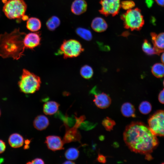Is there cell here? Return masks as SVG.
<instances>
[{
	"instance_id": "27",
	"label": "cell",
	"mask_w": 164,
	"mask_h": 164,
	"mask_svg": "<svg viewBox=\"0 0 164 164\" xmlns=\"http://www.w3.org/2000/svg\"><path fill=\"white\" fill-rule=\"evenodd\" d=\"M140 112L144 114L149 113L151 111L152 107L150 103L147 101H142L138 107Z\"/></svg>"
},
{
	"instance_id": "38",
	"label": "cell",
	"mask_w": 164,
	"mask_h": 164,
	"mask_svg": "<svg viewBox=\"0 0 164 164\" xmlns=\"http://www.w3.org/2000/svg\"><path fill=\"white\" fill-rule=\"evenodd\" d=\"M163 52L161 56V60L162 63L164 64V52Z\"/></svg>"
},
{
	"instance_id": "22",
	"label": "cell",
	"mask_w": 164,
	"mask_h": 164,
	"mask_svg": "<svg viewBox=\"0 0 164 164\" xmlns=\"http://www.w3.org/2000/svg\"><path fill=\"white\" fill-rule=\"evenodd\" d=\"M151 71L153 74L157 78L164 77V64L160 63L155 64L152 67Z\"/></svg>"
},
{
	"instance_id": "23",
	"label": "cell",
	"mask_w": 164,
	"mask_h": 164,
	"mask_svg": "<svg viewBox=\"0 0 164 164\" xmlns=\"http://www.w3.org/2000/svg\"><path fill=\"white\" fill-rule=\"evenodd\" d=\"M77 34L83 39L90 41L92 38V35L89 30L81 27H79L76 29Z\"/></svg>"
},
{
	"instance_id": "41",
	"label": "cell",
	"mask_w": 164,
	"mask_h": 164,
	"mask_svg": "<svg viewBox=\"0 0 164 164\" xmlns=\"http://www.w3.org/2000/svg\"><path fill=\"white\" fill-rule=\"evenodd\" d=\"M1 110L0 109V116L1 115Z\"/></svg>"
},
{
	"instance_id": "18",
	"label": "cell",
	"mask_w": 164,
	"mask_h": 164,
	"mask_svg": "<svg viewBox=\"0 0 164 164\" xmlns=\"http://www.w3.org/2000/svg\"><path fill=\"white\" fill-rule=\"evenodd\" d=\"M153 46L158 48L164 50V32L157 34L155 32L150 33Z\"/></svg>"
},
{
	"instance_id": "21",
	"label": "cell",
	"mask_w": 164,
	"mask_h": 164,
	"mask_svg": "<svg viewBox=\"0 0 164 164\" xmlns=\"http://www.w3.org/2000/svg\"><path fill=\"white\" fill-rule=\"evenodd\" d=\"M60 24V19L57 16H53L49 18L46 23L47 29L50 31H54Z\"/></svg>"
},
{
	"instance_id": "14",
	"label": "cell",
	"mask_w": 164,
	"mask_h": 164,
	"mask_svg": "<svg viewBox=\"0 0 164 164\" xmlns=\"http://www.w3.org/2000/svg\"><path fill=\"white\" fill-rule=\"evenodd\" d=\"M49 123L48 118L43 115L37 116L35 118L33 122L34 128L41 131L45 129L49 125Z\"/></svg>"
},
{
	"instance_id": "36",
	"label": "cell",
	"mask_w": 164,
	"mask_h": 164,
	"mask_svg": "<svg viewBox=\"0 0 164 164\" xmlns=\"http://www.w3.org/2000/svg\"><path fill=\"white\" fill-rule=\"evenodd\" d=\"M22 19L24 21L27 20L29 17L27 15H24L22 17Z\"/></svg>"
},
{
	"instance_id": "34",
	"label": "cell",
	"mask_w": 164,
	"mask_h": 164,
	"mask_svg": "<svg viewBox=\"0 0 164 164\" xmlns=\"http://www.w3.org/2000/svg\"><path fill=\"white\" fill-rule=\"evenodd\" d=\"M145 2L146 5L149 8H151L153 3V0H145Z\"/></svg>"
},
{
	"instance_id": "6",
	"label": "cell",
	"mask_w": 164,
	"mask_h": 164,
	"mask_svg": "<svg viewBox=\"0 0 164 164\" xmlns=\"http://www.w3.org/2000/svg\"><path fill=\"white\" fill-rule=\"evenodd\" d=\"M84 50L79 42L74 39L64 40L58 53L63 55L65 59L78 56Z\"/></svg>"
},
{
	"instance_id": "33",
	"label": "cell",
	"mask_w": 164,
	"mask_h": 164,
	"mask_svg": "<svg viewBox=\"0 0 164 164\" xmlns=\"http://www.w3.org/2000/svg\"><path fill=\"white\" fill-rule=\"evenodd\" d=\"M6 145L2 140H0V154L3 152L6 149Z\"/></svg>"
},
{
	"instance_id": "28",
	"label": "cell",
	"mask_w": 164,
	"mask_h": 164,
	"mask_svg": "<svg viewBox=\"0 0 164 164\" xmlns=\"http://www.w3.org/2000/svg\"><path fill=\"white\" fill-rule=\"evenodd\" d=\"M102 124L107 131H110L113 129L116 123L114 120L106 117L103 120Z\"/></svg>"
},
{
	"instance_id": "3",
	"label": "cell",
	"mask_w": 164,
	"mask_h": 164,
	"mask_svg": "<svg viewBox=\"0 0 164 164\" xmlns=\"http://www.w3.org/2000/svg\"><path fill=\"white\" fill-rule=\"evenodd\" d=\"M41 80L39 77L26 69L22 73L18 85L20 91L26 94H33L39 89Z\"/></svg>"
},
{
	"instance_id": "20",
	"label": "cell",
	"mask_w": 164,
	"mask_h": 164,
	"mask_svg": "<svg viewBox=\"0 0 164 164\" xmlns=\"http://www.w3.org/2000/svg\"><path fill=\"white\" fill-rule=\"evenodd\" d=\"M26 27L27 29L32 32H36L41 27L40 20L36 17H31L27 20Z\"/></svg>"
},
{
	"instance_id": "5",
	"label": "cell",
	"mask_w": 164,
	"mask_h": 164,
	"mask_svg": "<svg viewBox=\"0 0 164 164\" xmlns=\"http://www.w3.org/2000/svg\"><path fill=\"white\" fill-rule=\"evenodd\" d=\"M27 5L24 0H9L5 3L2 10L10 19L20 18L25 15Z\"/></svg>"
},
{
	"instance_id": "39",
	"label": "cell",
	"mask_w": 164,
	"mask_h": 164,
	"mask_svg": "<svg viewBox=\"0 0 164 164\" xmlns=\"http://www.w3.org/2000/svg\"><path fill=\"white\" fill-rule=\"evenodd\" d=\"M30 142V141L28 139H27V140L26 139L25 140V143L26 145H28L29 144Z\"/></svg>"
},
{
	"instance_id": "19",
	"label": "cell",
	"mask_w": 164,
	"mask_h": 164,
	"mask_svg": "<svg viewBox=\"0 0 164 164\" xmlns=\"http://www.w3.org/2000/svg\"><path fill=\"white\" fill-rule=\"evenodd\" d=\"M121 111L122 114L126 117H135V109L134 106L131 103L127 102L121 105Z\"/></svg>"
},
{
	"instance_id": "31",
	"label": "cell",
	"mask_w": 164,
	"mask_h": 164,
	"mask_svg": "<svg viewBox=\"0 0 164 164\" xmlns=\"http://www.w3.org/2000/svg\"><path fill=\"white\" fill-rule=\"evenodd\" d=\"M97 159V161L100 163H104L106 162V157L102 154H98Z\"/></svg>"
},
{
	"instance_id": "37",
	"label": "cell",
	"mask_w": 164,
	"mask_h": 164,
	"mask_svg": "<svg viewBox=\"0 0 164 164\" xmlns=\"http://www.w3.org/2000/svg\"><path fill=\"white\" fill-rule=\"evenodd\" d=\"M63 164H74L75 163L72 161L71 160H69L65 161L63 163Z\"/></svg>"
},
{
	"instance_id": "1",
	"label": "cell",
	"mask_w": 164,
	"mask_h": 164,
	"mask_svg": "<svg viewBox=\"0 0 164 164\" xmlns=\"http://www.w3.org/2000/svg\"><path fill=\"white\" fill-rule=\"evenodd\" d=\"M123 136L131 151L145 155L148 160L151 159L150 153L157 146L158 141L149 127L141 122H132L126 127Z\"/></svg>"
},
{
	"instance_id": "32",
	"label": "cell",
	"mask_w": 164,
	"mask_h": 164,
	"mask_svg": "<svg viewBox=\"0 0 164 164\" xmlns=\"http://www.w3.org/2000/svg\"><path fill=\"white\" fill-rule=\"evenodd\" d=\"M158 100L160 103L164 104V89L159 93Z\"/></svg>"
},
{
	"instance_id": "8",
	"label": "cell",
	"mask_w": 164,
	"mask_h": 164,
	"mask_svg": "<svg viewBox=\"0 0 164 164\" xmlns=\"http://www.w3.org/2000/svg\"><path fill=\"white\" fill-rule=\"evenodd\" d=\"M99 2L101 8L99 11L102 15L114 16L118 13L121 7L120 0H101Z\"/></svg>"
},
{
	"instance_id": "16",
	"label": "cell",
	"mask_w": 164,
	"mask_h": 164,
	"mask_svg": "<svg viewBox=\"0 0 164 164\" xmlns=\"http://www.w3.org/2000/svg\"><path fill=\"white\" fill-rule=\"evenodd\" d=\"M24 139L20 134L14 133L11 134L8 139L9 143L12 148H16L22 146L24 143Z\"/></svg>"
},
{
	"instance_id": "40",
	"label": "cell",
	"mask_w": 164,
	"mask_h": 164,
	"mask_svg": "<svg viewBox=\"0 0 164 164\" xmlns=\"http://www.w3.org/2000/svg\"><path fill=\"white\" fill-rule=\"evenodd\" d=\"M29 146L28 145H26L24 147V149H27L29 148Z\"/></svg>"
},
{
	"instance_id": "30",
	"label": "cell",
	"mask_w": 164,
	"mask_h": 164,
	"mask_svg": "<svg viewBox=\"0 0 164 164\" xmlns=\"http://www.w3.org/2000/svg\"><path fill=\"white\" fill-rule=\"evenodd\" d=\"M27 164H44V161L41 159L39 158H36L31 162H28Z\"/></svg>"
},
{
	"instance_id": "35",
	"label": "cell",
	"mask_w": 164,
	"mask_h": 164,
	"mask_svg": "<svg viewBox=\"0 0 164 164\" xmlns=\"http://www.w3.org/2000/svg\"><path fill=\"white\" fill-rule=\"evenodd\" d=\"M157 3L159 5L164 7V0H155Z\"/></svg>"
},
{
	"instance_id": "2",
	"label": "cell",
	"mask_w": 164,
	"mask_h": 164,
	"mask_svg": "<svg viewBox=\"0 0 164 164\" xmlns=\"http://www.w3.org/2000/svg\"><path fill=\"white\" fill-rule=\"evenodd\" d=\"M25 35L17 29L10 33L0 35V56L4 58L19 59L26 49L23 42Z\"/></svg>"
},
{
	"instance_id": "10",
	"label": "cell",
	"mask_w": 164,
	"mask_h": 164,
	"mask_svg": "<svg viewBox=\"0 0 164 164\" xmlns=\"http://www.w3.org/2000/svg\"><path fill=\"white\" fill-rule=\"evenodd\" d=\"M41 40L39 33L31 32L25 35L23 42L26 49L33 50L40 45Z\"/></svg>"
},
{
	"instance_id": "26",
	"label": "cell",
	"mask_w": 164,
	"mask_h": 164,
	"mask_svg": "<svg viewBox=\"0 0 164 164\" xmlns=\"http://www.w3.org/2000/svg\"><path fill=\"white\" fill-rule=\"evenodd\" d=\"M79 151L77 149L71 147L66 151L65 156L66 159L71 161L77 159L79 156Z\"/></svg>"
},
{
	"instance_id": "11",
	"label": "cell",
	"mask_w": 164,
	"mask_h": 164,
	"mask_svg": "<svg viewBox=\"0 0 164 164\" xmlns=\"http://www.w3.org/2000/svg\"><path fill=\"white\" fill-rule=\"evenodd\" d=\"M48 148L53 151L63 149L64 142L59 136L49 135L46 137L45 142Z\"/></svg>"
},
{
	"instance_id": "25",
	"label": "cell",
	"mask_w": 164,
	"mask_h": 164,
	"mask_svg": "<svg viewBox=\"0 0 164 164\" xmlns=\"http://www.w3.org/2000/svg\"><path fill=\"white\" fill-rule=\"evenodd\" d=\"M80 74L84 78L88 79L93 76L94 71L92 68L90 66L85 65L82 67L80 71Z\"/></svg>"
},
{
	"instance_id": "15",
	"label": "cell",
	"mask_w": 164,
	"mask_h": 164,
	"mask_svg": "<svg viewBox=\"0 0 164 164\" xmlns=\"http://www.w3.org/2000/svg\"><path fill=\"white\" fill-rule=\"evenodd\" d=\"M142 49L143 51L148 55L157 54L159 55L160 53L164 52V50L152 46L151 43L147 40H144L142 46Z\"/></svg>"
},
{
	"instance_id": "42",
	"label": "cell",
	"mask_w": 164,
	"mask_h": 164,
	"mask_svg": "<svg viewBox=\"0 0 164 164\" xmlns=\"http://www.w3.org/2000/svg\"><path fill=\"white\" fill-rule=\"evenodd\" d=\"M163 85H164V80L163 82Z\"/></svg>"
},
{
	"instance_id": "12",
	"label": "cell",
	"mask_w": 164,
	"mask_h": 164,
	"mask_svg": "<svg viewBox=\"0 0 164 164\" xmlns=\"http://www.w3.org/2000/svg\"><path fill=\"white\" fill-rule=\"evenodd\" d=\"M87 7V3L85 0H74L71 4V10L74 14L79 15L86 11Z\"/></svg>"
},
{
	"instance_id": "24",
	"label": "cell",
	"mask_w": 164,
	"mask_h": 164,
	"mask_svg": "<svg viewBox=\"0 0 164 164\" xmlns=\"http://www.w3.org/2000/svg\"><path fill=\"white\" fill-rule=\"evenodd\" d=\"M77 136H80L76 129H70L66 132L63 141L64 142H68L77 140V138L80 139V138L77 137Z\"/></svg>"
},
{
	"instance_id": "13",
	"label": "cell",
	"mask_w": 164,
	"mask_h": 164,
	"mask_svg": "<svg viewBox=\"0 0 164 164\" xmlns=\"http://www.w3.org/2000/svg\"><path fill=\"white\" fill-rule=\"evenodd\" d=\"M92 29L95 31L101 32L104 31L108 28L106 21L101 17H96L92 20L91 25Z\"/></svg>"
},
{
	"instance_id": "17",
	"label": "cell",
	"mask_w": 164,
	"mask_h": 164,
	"mask_svg": "<svg viewBox=\"0 0 164 164\" xmlns=\"http://www.w3.org/2000/svg\"><path fill=\"white\" fill-rule=\"evenodd\" d=\"M59 104L53 101L45 102L43 106V111L46 115H52L56 113L58 110Z\"/></svg>"
},
{
	"instance_id": "29",
	"label": "cell",
	"mask_w": 164,
	"mask_h": 164,
	"mask_svg": "<svg viewBox=\"0 0 164 164\" xmlns=\"http://www.w3.org/2000/svg\"><path fill=\"white\" fill-rule=\"evenodd\" d=\"M135 5L134 2L132 0H125L122 1L121 3V7L125 10L132 9Z\"/></svg>"
},
{
	"instance_id": "4",
	"label": "cell",
	"mask_w": 164,
	"mask_h": 164,
	"mask_svg": "<svg viewBox=\"0 0 164 164\" xmlns=\"http://www.w3.org/2000/svg\"><path fill=\"white\" fill-rule=\"evenodd\" d=\"M124 27L132 31L140 30L144 24V20L141 11L136 8L128 10L121 16Z\"/></svg>"
},
{
	"instance_id": "7",
	"label": "cell",
	"mask_w": 164,
	"mask_h": 164,
	"mask_svg": "<svg viewBox=\"0 0 164 164\" xmlns=\"http://www.w3.org/2000/svg\"><path fill=\"white\" fill-rule=\"evenodd\" d=\"M149 127L156 136H164V110L157 111L149 118Z\"/></svg>"
},
{
	"instance_id": "9",
	"label": "cell",
	"mask_w": 164,
	"mask_h": 164,
	"mask_svg": "<svg viewBox=\"0 0 164 164\" xmlns=\"http://www.w3.org/2000/svg\"><path fill=\"white\" fill-rule=\"evenodd\" d=\"M91 92L94 94L93 101L97 107L101 109H105L110 105L111 100L107 94L103 92L97 93L94 87L91 90Z\"/></svg>"
}]
</instances>
